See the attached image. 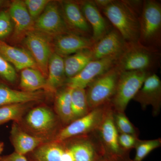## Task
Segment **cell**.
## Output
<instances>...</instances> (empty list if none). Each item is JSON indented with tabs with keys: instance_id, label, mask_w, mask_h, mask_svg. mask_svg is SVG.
<instances>
[{
	"instance_id": "obj_32",
	"label": "cell",
	"mask_w": 161,
	"mask_h": 161,
	"mask_svg": "<svg viewBox=\"0 0 161 161\" xmlns=\"http://www.w3.org/2000/svg\"><path fill=\"white\" fill-rule=\"evenodd\" d=\"M51 1L49 0H26L24 1L33 19L39 17Z\"/></svg>"
},
{
	"instance_id": "obj_36",
	"label": "cell",
	"mask_w": 161,
	"mask_h": 161,
	"mask_svg": "<svg viewBox=\"0 0 161 161\" xmlns=\"http://www.w3.org/2000/svg\"><path fill=\"white\" fill-rule=\"evenodd\" d=\"M61 161H75L73 153L67 147H65V150L61 157Z\"/></svg>"
},
{
	"instance_id": "obj_39",
	"label": "cell",
	"mask_w": 161,
	"mask_h": 161,
	"mask_svg": "<svg viewBox=\"0 0 161 161\" xmlns=\"http://www.w3.org/2000/svg\"><path fill=\"white\" fill-rule=\"evenodd\" d=\"M4 1L0 0V7L3 5V3H4Z\"/></svg>"
},
{
	"instance_id": "obj_23",
	"label": "cell",
	"mask_w": 161,
	"mask_h": 161,
	"mask_svg": "<svg viewBox=\"0 0 161 161\" xmlns=\"http://www.w3.org/2000/svg\"><path fill=\"white\" fill-rule=\"evenodd\" d=\"M67 79L79 74L93 60L90 49L84 50L64 58Z\"/></svg>"
},
{
	"instance_id": "obj_10",
	"label": "cell",
	"mask_w": 161,
	"mask_h": 161,
	"mask_svg": "<svg viewBox=\"0 0 161 161\" xmlns=\"http://www.w3.org/2000/svg\"><path fill=\"white\" fill-rule=\"evenodd\" d=\"M117 58L92 60L77 75L66 80L65 86L71 88H86L96 78L115 66Z\"/></svg>"
},
{
	"instance_id": "obj_37",
	"label": "cell",
	"mask_w": 161,
	"mask_h": 161,
	"mask_svg": "<svg viewBox=\"0 0 161 161\" xmlns=\"http://www.w3.org/2000/svg\"><path fill=\"white\" fill-rule=\"evenodd\" d=\"M112 1L113 0H94L93 2L101 11L108 6Z\"/></svg>"
},
{
	"instance_id": "obj_35",
	"label": "cell",
	"mask_w": 161,
	"mask_h": 161,
	"mask_svg": "<svg viewBox=\"0 0 161 161\" xmlns=\"http://www.w3.org/2000/svg\"><path fill=\"white\" fill-rule=\"evenodd\" d=\"M0 161H28L24 155L14 152L0 157Z\"/></svg>"
},
{
	"instance_id": "obj_2",
	"label": "cell",
	"mask_w": 161,
	"mask_h": 161,
	"mask_svg": "<svg viewBox=\"0 0 161 161\" xmlns=\"http://www.w3.org/2000/svg\"><path fill=\"white\" fill-rule=\"evenodd\" d=\"M161 51L136 43H128L118 57L115 66L119 72L142 71L155 73L160 66Z\"/></svg>"
},
{
	"instance_id": "obj_26",
	"label": "cell",
	"mask_w": 161,
	"mask_h": 161,
	"mask_svg": "<svg viewBox=\"0 0 161 161\" xmlns=\"http://www.w3.org/2000/svg\"><path fill=\"white\" fill-rule=\"evenodd\" d=\"M64 150L62 143L54 142L41 145L35 151L34 155L37 161H61Z\"/></svg>"
},
{
	"instance_id": "obj_27",
	"label": "cell",
	"mask_w": 161,
	"mask_h": 161,
	"mask_svg": "<svg viewBox=\"0 0 161 161\" xmlns=\"http://www.w3.org/2000/svg\"><path fill=\"white\" fill-rule=\"evenodd\" d=\"M72 88L71 108L75 120L86 115L91 110L88 104L86 89Z\"/></svg>"
},
{
	"instance_id": "obj_22",
	"label": "cell",
	"mask_w": 161,
	"mask_h": 161,
	"mask_svg": "<svg viewBox=\"0 0 161 161\" xmlns=\"http://www.w3.org/2000/svg\"><path fill=\"white\" fill-rule=\"evenodd\" d=\"M11 142L15 152L24 155L43 143L44 139L33 136L23 131L17 124H14L10 131Z\"/></svg>"
},
{
	"instance_id": "obj_16",
	"label": "cell",
	"mask_w": 161,
	"mask_h": 161,
	"mask_svg": "<svg viewBox=\"0 0 161 161\" xmlns=\"http://www.w3.org/2000/svg\"><path fill=\"white\" fill-rule=\"evenodd\" d=\"M79 4L84 16L92 28V39L95 43L103 37L112 28L110 27L93 1H84Z\"/></svg>"
},
{
	"instance_id": "obj_40",
	"label": "cell",
	"mask_w": 161,
	"mask_h": 161,
	"mask_svg": "<svg viewBox=\"0 0 161 161\" xmlns=\"http://www.w3.org/2000/svg\"><path fill=\"white\" fill-rule=\"evenodd\" d=\"M99 161H107L106 159H105L104 158H103L101 159L100 160H99Z\"/></svg>"
},
{
	"instance_id": "obj_17",
	"label": "cell",
	"mask_w": 161,
	"mask_h": 161,
	"mask_svg": "<svg viewBox=\"0 0 161 161\" xmlns=\"http://www.w3.org/2000/svg\"><path fill=\"white\" fill-rule=\"evenodd\" d=\"M8 11L13 24L15 37H21L34 29L33 19L23 1H13Z\"/></svg>"
},
{
	"instance_id": "obj_6",
	"label": "cell",
	"mask_w": 161,
	"mask_h": 161,
	"mask_svg": "<svg viewBox=\"0 0 161 161\" xmlns=\"http://www.w3.org/2000/svg\"><path fill=\"white\" fill-rule=\"evenodd\" d=\"M151 74L142 71L120 72L117 87L111 104L114 112H125L130 101Z\"/></svg>"
},
{
	"instance_id": "obj_1",
	"label": "cell",
	"mask_w": 161,
	"mask_h": 161,
	"mask_svg": "<svg viewBox=\"0 0 161 161\" xmlns=\"http://www.w3.org/2000/svg\"><path fill=\"white\" fill-rule=\"evenodd\" d=\"M143 1L113 0L101 11L127 43L138 42Z\"/></svg>"
},
{
	"instance_id": "obj_25",
	"label": "cell",
	"mask_w": 161,
	"mask_h": 161,
	"mask_svg": "<svg viewBox=\"0 0 161 161\" xmlns=\"http://www.w3.org/2000/svg\"><path fill=\"white\" fill-rule=\"evenodd\" d=\"M73 88L66 86L57 94L55 101L56 111L63 122L70 123L74 120L71 108V94Z\"/></svg>"
},
{
	"instance_id": "obj_18",
	"label": "cell",
	"mask_w": 161,
	"mask_h": 161,
	"mask_svg": "<svg viewBox=\"0 0 161 161\" xmlns=\"http://www.w3.org/2000/svg\"><path fill=\"white\" fill-rule=\"evenodd\" d=\"M28 126L40 134H46L53 130L56 125L54 114L48 108L39 107L30 111L26 116Z\"/></svg>"
},
{
	"instance_id": "obj_13",
	"label": "cell",
	"mask_w": 161,
	"mask_h": 161,
	"mask_svg": "<svg viewBox=\"0 0 161 161\" xmlns=\"http://www.w3.org/2000/svg\"><path fill=\"white\" fill-rule=\"evenodd\" d=\"M80 136L67 147L73 153L75 161H99L103 158L96 131Z\"/></svg>"
},
{
	"instance_id": "obj_29",
	"label": "cell",
	"mask_w": 161,
	"mask_h": 161,
	"mask_svg": "<svg viewBox=\"0 0 161 161\" xmlns=\"http://www.w3.org/2000/svg\"><path fill=\"white\" fill-rule=\"evenodd\" d=\"M161 146L160 138L149 140L139 139L135 147V156L132 161H143L150 153Z\"/></svg>"
},
{
	"instance_id": "obj_34",
	"label": "cell",
	"mask_w": 161,
	"mask_h": 161,
	"mask_svg": "<svg viewBox=\"0 0 161 161\" xmlns=\"http://www.w3.org/2000/svg\"><path fill=\"white\" fill-rule=\"evenodd\" d=\"M138 136L128 134L119 133L118 141L120 146L124 150L130 151L135 148L138 142Z\"/></svg>"
},
{
	"instance_id": "obj_19",
	"label": "cell",
	"mask_w": 161,
	"mask_h": 161,
	"mask_svg": "<svg viewBox=\"0 0 161 161\" xmlns=\"http://www.w3.org/2000/svg\"><path fill=\"white\" fill-rule=\"evenodd\" d=\"M0 55L16 69L22 70L27 68L38 69L35 60L28 52L11 46L1 40Z\"/></svg>"
},
{
	"instance_id": "obj_33",
	"label": "cell",
	"mask_w": 161,
	"mask_h": 161,
	"mask_svg": "<svg viewBox=\"0 0 161 161\" xmlns=\"http://www.w3.org/2000/svg\"><path fill=\"white\" fill-rule=\"evenodd\" d=\"M14 26L9 11H0V40L8 37L13 31Z\"/></svg>"
},
{
	"instance_id": "obj_15",
	"label": "cell",
	"mask_w": 161,
	"mask_h": 161,
	"mask_svg": "<svg viewBox=\"0 0 161 161\" xmlns=\"http://www.w3.org/2000/svg\"><path fill=\"white\" fill-rule=\"evenodd\" d=\"M94 43L92 38L68 32L56 37L53 46L55 53L64 58L80 51L91 49Z\"/></svg>"
},
{
	"instance_id": "obj_5",
	"label": "cell",
	"mask_w": 161,
	"mask_h": 161,
	"mask_svg": "<svg viewBox=\"0 0 161 161\" xmlns=\"http://www.w3.org/2000/svg\"><path fill=\"white\" fill-rule=\"evenodd\" d=\"M120 73L114 66L86 87L87 101L90 110L111 103L116 91Z\"/></svg>"
},
{
	"instance_id": "obj_11",
	"label": "cell",
	"mask_w": 161,
	"mask_h": 161,
	"mask_svg": "<svg viewBox=\"0 0 161 161\" xmlns=\"http://www.w3.org/2000/svg\"><path fill=\"white\" fill-rule=\"evenodd\" d=\"M133 100L138 103L143 110L150 106L153 116L159 114L161 108V81L156 73L147 76Z\"/></svg>"
},
{
	"instance_id": "obj_14",
	"label": "cell",
	"mask_w": 161,
	"mask_h": 161,
	"mask_svg": "<svg viewBox=\"0 0 161 161\" xmlns=\"http://www.w3.org/2000/svg\"><path fill=\"white\" fill-rule=\"evenodd\" d=\"M60 6L64 19L69 31L92 39V28L84 16L80 4L73 1H64L61 2Z\"/></svg>"
},
{
	"instance_id": "obj_28",
	"label": "cell",
	"mask_w": 161,
	"mask_h": 161,
	"mask_svg": "<svg viewBox=\"0 0 161 161\" xmlns=\"http://www.w3.org/2000/svg\"><path fill=\"white\" fill-rule=\"evenodd\" d=\"M28 106L26 103H20L0 107V125L10 120L19 121Z\"/></svg>"
},
{
	"instance_id": "obj_4",
	"label": "cell",
	"mask_w": 161,
	"mask_h": 161,
	"mask_svg": "<svg viewBox=\"0 0 161 161\" xmlns=\"http://www.w3.org/2000/svg\"><path fill=\"white\" fill-rule=\"evenodd\" d=\"M96 132L104 158L108 161H132L130 151L124 150L119 142V133L113 120L111 104Z\"/></svg>"
},
{
	"instance_id": "obj_8",
	"label": "cell",
	"mask_w": 161,
	"mask_h": 161,
	"mask_svg": "<svg viewBox=\"0 0 161 161\" xmlns=\"http://www.w3.org/2000/svg\"><path fill=\"white\" fill-rule=\"evenodd\" d=\"M34 29L55 37L70 32L62 15L61 8L55 3H50L34 23Z\"/></svg>"
},
{
	"instance_id": "obj_20",
	"label": "cell",
	"mask_w": 161,
	"mask_h": 161,
	"mask_svg": "<svg viewBox=\"0 0 161 161\" xmlns=\"http://www.w3.org/2000/svg\"><path fill=\"white\" fill-rule=\"evenodd\" d=\"M66 80L64 58L53 53L48 62L44 89L51 92H56L58 88L65 85Z\"/></svg>"
},
{
	"instance_id": "obj_21",
	"label": "cell",
	"mask_w": 161,
	"mask_h": 161,
	"mask_svg": "<svg viewBox=\"0 0 161 161\" xmlns=\"http://www.w3.org/2000/svg\"><path fill=\"white\" fill-rule=\"evenodd\" d=\"M43 96V93L39 91L35 92L17 91L0 83V107L37 101L41 100Z\"/></svg>"
},
{
	"instance_id": "obj_12",
	"label": "cell",
	"mask_w": 161,
	"mask_h": 161,
	"mask_svg": "<svg viewBox=\"0 0 161 161\" xmlns=\"http://www.w3.org/2000/svg\"><path fill=\"white\" fill-rule=\"evenodd\" d=\"M127 44L120 34L112 28L103 37L94 43L90 49L92 59L118 58L125 49Z\"/></svg>"
},
{
	"instance_id": "obj_38",
	"label": "cell",
	"mask_w": 161,
	"mask_h": 161,
	"mask_svg": "<svg viewBox=\"0 0 161 161\" xmlns=\"http://www.w3.org/2000/svg\"><path fill=\"white\" fill-rule=\"evenodd\" d=\"M3 147H4V144L3 143L0 142V153L3 151Z\"/></svg>"
},
{
	"instance_id": "obj_31",
	"label": "cell",
	"mask_w": 161,
	"mask_h": 161,
	"mask_svg": "<svg viewBox=\"0 0 161 161\" xmlns=\"http://www.w3.org/2000/svg\"><path fill=\"white\" fill-rule=\"evenodd\" d=\"M0 78L9 83H14L17 78L14 68L1 55H0Z\"/></svg>"
},
{
	"instance_id": "obj_3",
	"label": "cell",
	"mask_w": 161,
	"mask_h": 161,
	"mask_svg": "<svg viewBox=\"0 0 161 161\" xmlns=\"http://www.w3.org/2000/svg\"><path fill=\"white\" fill-rule=\"evenodd\" d=\"M140 33L138 42L155 50L161 46V4L156 0L143 1L139 18Z\"/></svg>"
},
{
	"instance_id": "obj_7",
	"label": "cell",
	"mask_w": 161,
	"mask_h": 161,
	"mask_svg": "<svg viewBox=\"0 0 161 161\" xmlns=\"http://www.w3.org/2000/svg\"><path fill=\"white\" fill-rule=\"evenodd\" d=\"M110 105L109 103L95 108L83 117L73 121L60 130L54 142L62 143L73 137L95 132L100 126Z\"/></svg>"
},
{
	"instance_id": "obj_9",
	"label": "cell",
	"mask_w": 161,
	"mask_h": 161,
	"mask_svg": "<svg viewBox=\"0 0 161 161\" xmlns=\"http://www.w3.org/2000/svg\"><path fill=\"white\" fill-rule=\"evenodd\" d=\"M24 41L38 69L46 78L48 62L53 53L49 42L44 35L35 31L26 34Z\"/></svg>"
},
{
	"instance_id": "obj_24",
	"label": "cell",
	"mask_w": 161,
	"mask_h": 161,
	"mask_svg": "<svg viewBox=\"0 0 161 161\" xmlns=\"http://www.w3.org/2000/svg\"><path fill=\"white\" fill-rule=\"evenodd\" d=\"M46 79L39 69L27 68L21 71L20 86L25 92H36L44 89Z\"/></svg>"
},
{
	"instance_id": "obj_30",
	"label": "cell",
	"mask_w": 161,
	"mask_h": 161,
	"mask_svg": "<svg viewBox=\"0 0 161 161\" xmlns=\"http://www.w3.org/2000/svg\"><path fill=\"white\" fill-rule=\"evenodd\" d=\"M113 117L115 126L119 133L138 136V129L130 121L125 112H114L113 110Z\"/></svg>"
}]
</instances>
